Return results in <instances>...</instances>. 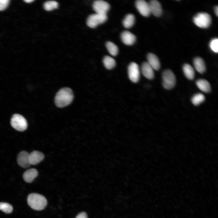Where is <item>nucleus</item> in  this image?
<instances>
[{
  "label": "nucleus",
  "instance_id": "5",
  "mask_svg": "<svg viewBox=\"0 0 218 218\" xmlns=\"http://www.w3.org/2000/svg\"><path fill=\"white\" fill-rule=\"evenodd\" d=\"M163 85L167 89H170L174 86L176 78L173 72L170 70H165L162 74Z\"/></svg>",
  "mask_w": 218,
  "mask_h": 218
},
{
  "label": "nucleus",
  "instance_id": "14",
  "mask_svg": "<svg viewBox=\"0 0 218 218\" xmlns=\"http://www.w3.org/2000/svg\"><path fill=\"white\" fill-rule=\"evenodd\" d=\"M147 63L153 69L158 70L160 68V63L157 57L154 54L149 53L147 56Z\"/></svg>",
  "mask_w": 218,
  "mask_h": 218
},
{
  "label": "nucleus",
  "instance_id": "20",
  "mask_svg": "<svg viewBox=\"0 0 218 218\" xmlns=\"http://www.w3.org/2000/svg\"><path fill=\"white\" fill-rule=\"evenodd\" d=\"M135 21L134 15L131 14L127 15L125 17L123 21V24L126 28H131L134 25Z\"/></svg>",
  "mask_w": 218,
  "mask_h": 218
},
{
  "label": "nucleus",
  "instance_id": "12",
  "mask_svg": "<svg viewBox=\"0 0 218 218\" xmlns=\"http://www.w3.org/2000/svg\"><path fill=\"white\" fill-rule=\"evenodd\" d=\"M122 41L127 45H131L136 40L135 36L129 31H125L122 32L121 35Z\"/></svg>",
  "mask_w": 218,
  "mask_h": 218
},
{
  "label": "nucleus",
  "instance_id": "25",
  "mask_svg": "<svg viewBox=\"0 0 218 218\" xmlns=\"http://www.w3.org/2000/svg\"><path fill=\"white\" fill-rule=\"evenodd\" d=\"M0 210L8 213H11L13 210V207L10 204L6 203H0Z\"/></svg>",
  "mask_w": 218,
  "mask_h": 218
},
{
  "label": "nucleus",
  "instance_id": "18",
  "mask_svg": "<svg viewBox=\"0 0 218 218\" xmlns=\"http://www.w3.org/2000/svg\"><path fill=\"white\" fill-rule=\"evenodd\" d=\"M196 84L198 88L203 92L209 93L210 91V84L206 80L199 79L196 81Z\"/></svg>",
  "mask_w": 218,
  "mask_h": 218
},
{
  "label": "nucleus",
  "instance_id": "16",
  "mask_svg": "<svg viewBox=\"0 0 218 218\" xmlns=\"http://www.w3.org/2000/svg\"><path fill=\"white\" fill-rule=\"evenodd\" d=\"M38 175V172L35 168H31L26 170L24 173L23 178L27 183H31Z\"/></svg>",
  "mask_w": 218,
  "mask_h": 218
},
{
  "label": "nucleus",
  "instance_id": "26",
  "mask_svg": "<svg viewBox=\"0 0 218 218\" xmlns=\"http://www.w3.org/2000/svg\"><path fill=\"white\" fill-rule=\"evenodd\" d=\"M210 47L211 50L215 53L218 51V39L215 38L212 39L210 43Z\"/></svg>",
  "mask_w": 218,
  "mask_h": 218
},
{
  "label": "nucleus",
  "instance_id": "24",
  "mask_svg": "<svg viewBox=\"0 0 218 218\" xmlns=\"http://www.w3.org/2000/svg\"><path fill=\"white\" fill-rule=\"evenodd\" d=\"M58 3L54 1H48L45 2L44 5V9L48 11H50L58 7Z\"/></svg>",
  "mask_w": 218,
  "mask_h": 218
},
{
  "label": "nucleus",
  "instance_id": "28",
  "mask_svg": "<svg viewBox=\"0 0 218 218\" xmlns=\"http://www.w3.org/2000/svg\"><path fill=\"white\" fill-rule=\"evenodd\" d=\"M75 218H88V216L85 212H82L79 213Z\"/></svg>",
  "mask_w": 218,
  "mask_h": 218
},
{
  "label": "nucleus",
  "instance_id": "30",
  "mask_svg": "<svg viewBox=\"0 0 218 218\" xmlns=\"http://www.w3.org/2000/svg\"><path fill=\"white\" fill-rule=\"evenodd\" d=\"M24 1L26 3H30L34 1V0H25Z\"/></svg>",
  "mask_w": 218,
  "mask_h": 218
},
{
  "label": "nucleus",
  "instance_id": "23",
  "mask_svg": "<svg viewBox=\"0 0 218 218\" xmlns=\"http://www.w3.org/2000/svg\"><path fill=\"white\" fill-rule=\"evenodd\" d=\"M205 99V96L203 94L201 93H197L192 97L191 101L194 105L197 106L203 102Z\"/></svg>",
  "mask_w": 218,
  "mask_h": 218
},
{
  "label": "nucleus",
  "instance_id": "19",
  "mask_svg": "<svg viewBox=\"0 0 218 218\" xmlns=\"http://www.w3.org/2000/svg\"><path fill=\"white\" fill-rule=\"evenodd\" d=\"M183 70L186 77L190 80H193L195 76V72L193 68L190 64H186L183 67Z\"/></svg>",
  "mask_w": 218,
  "mask_h": 218
},
{
  "label": "nucleus",
  "instance_id": "8",
  "mask_svg": "<svg viewBox=\"0 0 218 218\" xmlns=\"http://www.w3.org/2000/svg\"><path fill=\"white\" fill-rule=\"evenodd\" d=\"M109 4L107 2L101 0L95 1L93 4V8L97 13L106 14L110 8Z\"/></svg>",
  "mask_w": 218,
  "mask_h": 218
},
{
  "label": "nucleus",
  "instance_id": "7",
  "mask_svg": "<svg viewBox=\"0 0 218 218\" xmlns=\"http://www.w3.org/2000/svg\"><path fill=\"white\" fill-rule=\"evenodd\" d=\"M128 76L130 80L134 83L137 82L140 78V71L138 66L135 63L131 62L128 68Z\"/></svg>",
  "mask_w": 218,
  "mask_h": 218
},
{
  "label": "nucleus",
  "instance_id": "3",
  "mask_svg": "<svg viewBox=\"0 0 218 218\" xmlns=\"http://www.w3.org/2000/svg\"><path fill=\"white\" fill-rule=\"evenodd\" d=\"M193 22L197 26L202 28H208L211 21L210 15L205 12L198 13L193 17Z\"/></svg>",
  "mask_w": 218,
  "mask_h": 218
},
{
  "label": "nucleus",
  "instance_id": "13",
  "mask_svg": "<svg viewBox=\"0 0 218 218\" xmlns=\"http://www.w3.org/2000/svg\"><path fill=\"white\" fill-rule=\"evenodd\" d=\"M44 154L38 151H34L29 154L31 164L35 165L38 164L44 158Z\"/></svg>",
  "mask_w": 218,
  "mask_h": 218
},
{
  "label": "nucleus",
  "instance_id": "21",
  "mask_svg": "<svg viewBox=\"0 0 218 218\" xmlns=\"http://www.w3.org/2000/svg\"><path fill=\"white\" fill-rule=\"evenodd\" d=\"M103 63L105 67L108 69H111L115 65V60L113 58L108 56H105L103 59Z\"/></svg>",
  "mask_w": 218,
  "mask_h": 218
},
{
  "label": "nucleus",
  "instance_id": "17",
  "mask_svg": "<svg viewBox=\"0 0 218 218\" xmlns=\"http://www.w3.org/2000/svg\"><path fill=\"white\" fill-rule=\"evenodd\" d=\"M193 64L196 70L199 73L203 74L206 71V66L203 60L201 58L197 57L193 60Z\"/></svg>",
  "mask_w": 218,
  "mask_h": 218
},
{
  "label": "nucleus",
  "instance_id": "9",
  "mask_svg": "<svg viewBox=\"0 0 218 218\" xmlns=\"http://www.w3.org/2000/svg\"><path fill=\"white\" fill-rule=\"evenodd\" d=\"M135 6L140 14L144 17L149 16L150 13L149 3L144 0H138L135 2Z\"/></svg>",
  "mask_w": 218,
  "mask_h": 218
},
{
  "label": "nucleus",
  "instance_id": "27",
  "mask_svg": "<svg viewBox=\"0 0 218 218\" xmlns=\"http://www.w3.org/2000/svg\"><path fill=\"white\" fill-rule=\"evenodd\" d=\"M9 0H0V11H2L5 9L8 6Z\"/></svg>",
  "mask_w": 218,
  "mask_h": 218
},
{
  "label": "nucleus",
  "instance_id": "2",
  "mask_svg": "<svg viewBox=\"0 0 218 218\" xmlns=\"http://www.w3.org/2000/svg\"><path fill=\"white\" fill-rule=\"evenodd\" d=\"M27 202L31 208L37 210L44 209L47 204V200L44 196L36 193L29 194L28 197Z\"/></svg>",
  "mask_w": 218,
  "mask_h": 218
},
{
  "label": "nucleus",
  "instance_id": "22",
  "mask_svg": "<svg viewBox=\"0 0 218 218\" xmlns=\"http://www.w3.org/2000/svg\"><path fill=\"white\" fill-rule=\"evenodd\" d=\"M106 47L110 54L113 56L116 55L118 53V48L116 45L112 42L108 41L106 44Z\"/></svg>",
  "mask_w": 218,
  "mask_h": 218
},
{
  "label": "nucleus",
  "instance_id": "15",
  "mask_svg": "<svg viewBox=\"0 0 218 218\" xmlns=\"http://www.w3.org/2000/svg\"><path fill=\"white\" fill-rule=\"evenodd\" d=\"M141 70L143 75L148 79L151 80L154 78V69L147 62L143 63Z\"/></svg>",
  "mask_w": 218,
  "mask_h": 218
},
{
  "label": "nucleus",
  "instance_id": "29",
  "mask_svg": "<svg viewBox=\"0 0 218 218\" xmlns=\"http://www.w3.org/2000/svg\"><path fill=\"white\" fill-rule=\"evenodd\" d=\"M214 11L216 15L217 16L218 15V7L217 6H215L214 8Z\"/></svg>",
  "mask_w": 218,
  "mask_h": 218
},
{
  "label": "nucleus",
  "instance_id": "6",
  "mask_svg": "<svg viewBox=\"0 0 218 218\" xmlns=\"http://www.w3.org/2000/svg\"><path fill=\"white\" fill-rule=\"evenodd\" d=\"M107 19L106 14H101L98 13L90 15L88 18L87 23L90 27L94 28L98 25L104 22Z\"/></svg>",
  "mask_w": 218,
  "mask_h": 218
},
{
  "label": "nucleus",
  "instance_id": "4",
  "mask_svg": "<svg viewBox=\"0 0 218 218\" xmlns=\"http://www.w3.org/2000/svg\"><path fill=\"white\" fill-rule=\"evenodd\" d=\"M11 123L13 127L21 131L25 130L27 127V123L25 119L23 116L18 114H15L13 115Z\"/></svg>",
  "mask_w": 218,
  "mask_h": 218
},
{
  "label": "nucleus",
  "instance_id": "10",
  "mask_svg": "<svg viewBox=\"0 0 218 218\" xmlns=\"http://www.w3.org/2000/svg\"><path fill=\"white\" fill-rule=\"evenodd\" d=\"M17 161L19 165L23 168H27L31 165L29 154L26 151H21L17 157Z\"/></svg>",
  "mask_w": 218,
  "mask_h": 218
},
{
  "label": "nucleus",
  "instance_id": "1",
  "mask_svg": "<svg viewBox=\"0 0 218 218\" xmlns=\"http://www.w3.org/2000/svg\"><path fill=\"white\" fill-rule=\"evenodd\" d=\"M74 97L71 89L64 88L58 92L55 98V103L58 107H63L68 106L72 101Z\"/></svg>",
  "mask_w": 218,
  "mask_h": 218
},
{
  "label": "nucleus",
  "instance_id": "11",
  "mask_svg": "<svg viewBox=\"0 0 218 218\" xmlns=\"http://www.w3.org/2000/svg\"><path fill=\"white\" fill-rule=\"evenodd\" d=\"M149 5L150 13L156 17H159L161 15L162 8L158 1L156 0L150 1Z\"/></svg>",
  "mask_w": 218,
  "mask_h": 218
}]
</instances>
